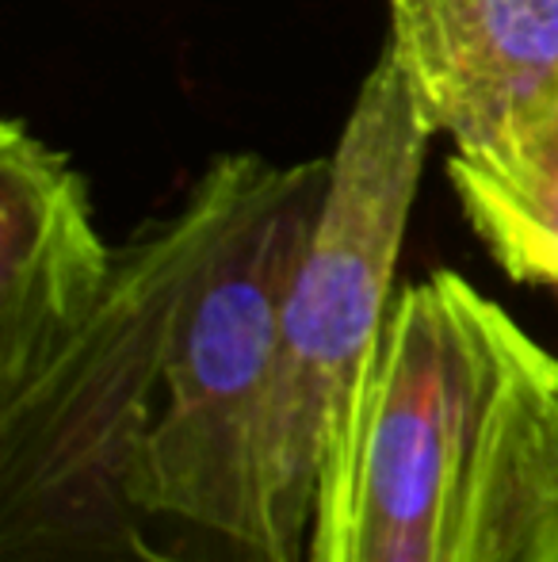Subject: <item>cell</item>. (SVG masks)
<instances>
[{
    "label": "cell",
    "mask_w": 558,
    "mask_h": 562,
    "mask_svg": "<svg viewBox=\"0 0 558 562\" xmlns=\"http://www.w3.org/2000/svg\"><path fill=\"white\" fill-rule=\"evenodd\" d=\"M532 334L459 272L398 288L344 409L306 562H455Z\"/></svg>",
    "instance_id": "obj_2"
},
{
    "label": "cell",
    "mask_w": 558,
    "mask_h": 562,
    "mask_svg": "<svg viewBox=\"0 0 558 562\" xmlns=\"http://www.w3.org/2000/svg\"><path fill=\"white\" fill-rule=\"evenodd\" d=\"M387 54L432 134L498 157L558 119V0H387Z\"/></svg>",
    "instance_id": "obj_4"
},
{
    "label": "cell",
    "mask_w": 558,
    "mask_h": 562,
    "mask_svg": "<svg viewBox=\"0 0 558 562\" xmlns=\"http://www.w3.org/2000/svg\"><path fill=\"white\" fill-rule=\"evenodd\" d=\"M455 562H558V352L536 337L501 398Z\"/></svg>",
    "instance_id": "obj_6"
},
{
    "label": "cell",
    "mask_w": 558,
    "mask_h": 562,
    "mask_svg": "<svg viewBox=\"0 0 558 562\" xmlns=\"http://www.w3.org/2000/svg\"><path fill=\"white\" fill-rule=\"evenodd\" d=\"M81 172L20 119L0 123V394L96 311L115 272Z\"/></svg>",
    "instance_id": "obj_5"
},
{
    "label": "cell",
    "mask_w": 558,
    "mask_h": 562,
    "mask_svg": "<svg viewBox=\"0 0 558 562\" xmlns=\"http://www.w3.org/2000/svg\"><path fill=\"white\" fill-rule=\"evenodd\" d=\"M326 161L226 154L115 252L96 311L0 394V562H298L269 391Z\"/></svg>",
    "instance_id": "obj_1"
},
{
    "label": "cell",
    "mask_w": 558,
    "mask_h": 562,
    "mask_svg": "<svg viewBox=\"0 0 558 562\" xmlns=\"http://www.w3.org/2000/svg\"><path fill=\"white\" fill-rule=\"evenodd\" d=\"M429 142L432 126L383 50L329 157L326 200L283 303L272 363V497L298 562L310 555L318 490L344 409L395 306L398 257Z\"/></svg>",
    "instance_id": "obj_3"
},
{
    "label": "cell",
    "mask_w": 558,
    "mask_h": 562,
    "mask_svg": "<svg viewBox=\"0 0 558 562\" xmlns=\"http://www.w3.org/2000/svg\"><path fill=\"white\" fill-rule=\"evenodd\" d=\"M555 123H558V119H555Z\"/></svg>",
    "instance_id": "obj_7"
}]
</instances>
